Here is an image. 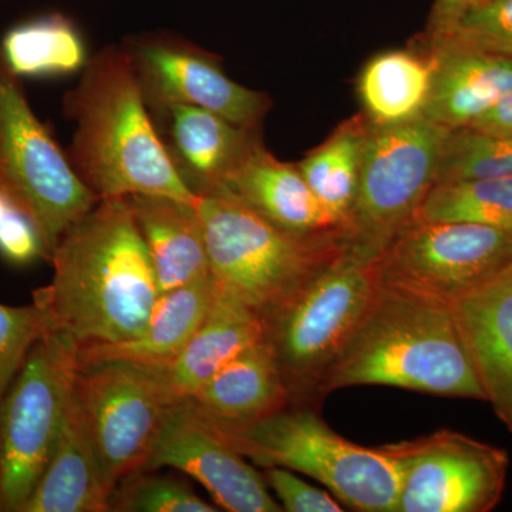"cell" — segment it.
Masks as SVG:
<instances>
[{
	"label": "cell",
	"instance_id": "obj_10",
	"mask_svg": "<svg viewBox=\"0 0 512 512\" xmlns=\"http://www.w3.org/2000/svg\"><path fill=\"white\" fill-rule=\"evenodd\" d=\"M380 285L451 306L512 264V231L413 221L373 259Z\"/></svg>",
	"mask_w": 512,
	"mask_h": 512
},
{
	"label": "cell",
	"instance_id": "obj_25",
	"mask_svg": "<svg viewBox=\"0 0 512 512\" xmlns=\"http://www.w3.org/2000/svg\"><path fill=\"white\" fill-rule=\"evenodd\" d=\"M0 55L20 79L70 76L82 72L90 59L76 23L62 13L13 26L0 42Z\"/></svg>",
	"mask_w": 512,
	"mask_h": 512
},
{
	"label": "cell",
	"instance_id": "obj_5",
	"mask_svg": "<svg viewBox=\"0 0 512 512\" xmlns=\"http://www.w3.org/2000/svg\"><path fill=\"white\" fill-rule=\"evenodd\" d=\"M210 420L221 439L256 466L305 474L350 510L397 512L402 470L396 458L340 436L309 404H289L251 423Z\"/></svg>",
	"mask_w": 512,
	"mask_h": 512
},
{
	"label": "cell",
	"instance_id": "obj_1",
	"mask_svg": "<svg viewBox=\"0 0 512 512\" xmlns=\"http://www.w3.org/2000/svg\"><path fill=\"white\" fill-rule=\"evenodd\" d=\"M52 281L32 293L47 328L79 348L137 338L160 298L128 198L100 200L60 239Z\"/></svg>",
	"mask_w": 512,
	"mask_h": 512
},
{
	"label": "cell",
	"instance_id": "obj_20",
	"mask_svg": "<svg viewBox=\"0 0 512 512\" xmlns=\"http://www.w3.org/2000/svg\"><path fill=\"white\" fill-rule=\"evenodd\" d=\"M111 494L73 387L52 457L22 512H106Z\"/></svg>",
	"mask_w": 512,
	"mask_h": 512
},
{
	"label": "cell",
	"instance_id": "obj_29",
	"mask_svg": "<svg viewBox=\"0 0 512 512\" xmlns=\"http://www.w3.org/2000/svg\"><path fill=\"white\" fill-rule=\"evenodd\" d=\"M117 512H215L218 508L177 478L137 471L120 481L110 497Z\"/></svg>",
	"mask_w": 512,
	"mask_h": 512
},
{
	"label": "cell",
	"instance_id": "obj_26",
	"mask_svg": "<svg viewBox=\"0 0 512 512\" xmlns=\"http://www.w3.org/2000/svg\"><path fill=\"white\" fill-rule=\"evenodd\" d=\"M369 128L365 114L350 117L296 164L313 194L343 228L355 201Z\"/></svg>",
	"mask_w": 512,
	"mask_h": 512
},
{
	"label": "cell",
	"instance_id": "obj_15",
	"mask_svg": "<svg viewBox=\"0 0 512 512\" xmlns=\"http://www.w3.org/2000/svg\"><path fill=\"white\" fill-rule=\"evenodd\" d=\"M151 117L178 174L197 197L220 190L264 144L261 131L239 127L200 107L175 104Z\"/></svg>",
	"mask_w": 512,
	"mask_h": 512
},
{
	"label": "cell",
	"instance_id": "obj_32",
	"mask_svg": "<svg viewBox=\"0 0 512 512\" xmlns=\"http://www.w3.org/2000/svg\"><path fill=\"white\" fill-rule=\"evenodd\" d=\"M264 478L284 511L340 512L345 510L338 498L306 483L286 468H265Z\"/></svg>",
	"mask_w": 512,
	"mask_h": 512
},
{
	"label": "cell",
	"instance_id": "obj_28",
	"mask_svg": "<svg viewBox=\"0 0 512 512\" xmlns=\"http://www.w3.org/2000/svg\"><path fill=\"white\" fill-rule=\"evenodd\" d=\"M497 177H512V136L470 127L448 133L436 185Z\"/></svg>",
	"mask_w": 512,
	"mask_h": 512
},
{
	"label": "cell",
	"instance_id": "obj_3",
	"mask_svg": "<svg viewBox=\"0 0 512 512\" xmlns=\"http://www.w3.org/2000/svg\"><path fill=\"white\" fill-rule=\"evenodd\" d=\"M355 386H390L485 402L451 306L380 285L319 384V400Z\"/></svg>",
	"mask_w": 512,
	"mask_h": 512
},
{
	"label": "cell",
	"instance_id": "obj_24",
	"mask_svg": "<svg viewBox=\"0 0 512 512\" xmlns=\"http://www.w3.org/2000/svg\"><path fill=\"white\" fill-rule=\"evenodd\" d=\"M433 62L426 50H389L369 60L357 80L363 111L375 126L419 119L429 100Z\"/></svg>",
	"mask_w": 512,
	"mask_h": 512
},
{
	"label": "cell",
	"instance_id": "obj_6",
	"mask_svg": "<svg viewBox=\"0 0 512 512\" xmlns=\"http://www.w3.org/2000/svg\"><path fill=\"white\" fill-rule=\"evenodd\" d=\"M448 133L424 116L390 126L370 123L345 224L349 254L373 261L416 220L436 185Z\"/></svg>",
	"mask_w": 512,
	"mask_h": 512
},
{
	"label": "cell",
	"instance_id": "obj_35",
	"mask_svg": "<svg viewBox=\"0 0 512 512\" xmlns=\"http://www.w3.org/2000/svg\"><path fill=\"white\" fill-rule=\"evenodd\" d=\"M481 0H436L431 10L427 32H437L447 28L458 16L463 15L471 6L477 5Z\"/></svg>",
	"mask_w": 512,
	"mask_h": 512
},
{
	"label": "cell",
	"instance_id": "obj_12",
	"mask_svg": "<svg viewBox=\"0 0 512 512\" xmlns=\"http://www.w3.org/2000/svg\"><path fill=\"white\" fill-rule=\"evenodd\" d=\"M382 447L402 470L397 512H490L503 498L504 448L448 429Z\"/></svg>",
	"mask_w": 512,
	"mask_h": 512
},
{
	"label": "cell",
	"instance_id": "obj_33",
	"mask_svg": "<svg viewBox=\"0 0 512 512\" xmlns=\"http://www.w3.org/2000/svg\"><path fill=\"white\" fill-rule=\"evenodd\" d=\"M0 256L15 266L30 265L40 258L47 259L39 231L18 208L0 222Z\"/></svg>",
	"mask_w": 512,
	"mask_h": 512
},
{
	"label": "cell",
	"instance_id": "obj_2",
	"mask_svg": "<svg viewBox=\"0 0 512 512\" xmlns=\"http://www.w3.org/2000/svg\"><path fill=\"white\" fill-rule=\"evenodd\" d=\"M63 113L74 123L67 157L99 200L131 195L197 200L171 161L123 45L90 56L77 86L64 94Z\"/></svg>",
	"mask_w": 512,
	"mask_h": 512
},
{
	"label": "cell",
	"instance_id": "obj_17",
	"mask_svg": "<svg viewBox=\"0 0 512 512\" xmlns=\"http://www.w3.org/2000/svg\"><path fill=\"white\" fill-rule=\"evenodd\" d=\"M433 79L423 116L448 131L470 127L512 89V60L423 37Z\"/></svg>",
	"mask_w": 512,
	"mask_h": 512
},
{
	"label": "cell",
	"instance_id": "obj_31",
	"mask_svg": "<svg viewBox=\"0 0 512 512\" xmlns=\"http://www.w3.org/2000/svg\"><path fill=\"white\" fill-rule=\"evenodd\" d=\"M45 315L35 305L0 303V404L37 340L45 335Z\"/></svg>",
	"mask_w": 512,
	"mask_h": 512
},
{
	"label": "cell",
	"instance_id": "obj_8",
	"mask_svg": "<svg viewBox=\"0 0 512 512\" xmlns=\"http://www.w3.org/2000/svg\"><path fill=\"white\" fill-rule=\"evenodd\" d=\"M380 289L373 261L346 254L269 320L274 350L292 404L319 403L323 376L352 338Z\"/></svg>",
	"mask_w": 512,
	"mask_h": 512
},
{
	"label": "cell",
	"instance_id": "obj_30",
	"mask_svg": "<svg viewBox=\"0 0 512 512\" xmlns=\"http://www.w3.org/2000/svg\"><path fill=\"white\" fill-rule=\"evenodd\" d=\"M424 37L512 60V0H481L447 28Z\"/></svg>",
	"mask_w": 512,
	"mask_h": 512
},
{
	"label": "cell",
	"instance_id": "obj_14",
	"mask_svg": "<svg viewBox=\"0 0 512 512\" xmlns=\"http://www.w3.org/2000/svg\"><path fill=\"white\" fill-rule=\"evenodd\" d=\"M183 471L205 487L215 505L231 512H279L264 476L212 426L191 399L174 403L143 471L160 468Z\"/></svg>",
	"mask_w": 512,
	"mask_h": 512
},
{
	"label": "cell",
	"instance_id": "obj_34",
	"mask_svg": "<svg viewBox=\"0 0 512 512\" xmlns=\"http://www.w3.org/2000/svg\"><path fill=\"white\" fill-rule=\"evenodd\" d=\"M470 128L497 136H512V89Z\"/></svg>",
	"mask_w": 512,
	"mask_h": 512
},
{
	"label": "cell",
	"instance_id": "obj_11",
	"mask_svg": "<svg viewBox=\"0 0 512 512\" xmlns=\"http://www.w3.org/2000/svg\"><path fill=\"white\" fill-rule=\"evenodd\" d=\"M74 393L111 490L143 471L173 406L147 366L126 360L80 365Z\"/></svg>",
	"mask_w": 512,
	"mask_h": 512
},
{
	"label": "cell",
	"instance_id": "obj_23",
	"mask_svg": "<svg viewBox=\"0 0 512 512\" xmlns=\"http://www.w3.org/2000/svg\"><path fill=\"white\" fill-rule=\"evenodd\" d=\"M191 400L210 419L231 424L264 419L292 404L274 350L266 339L229 360Z\"/></svg>",
	"mask_w": 512,
	"mask_h": 512
},
{
	"label": "cell",
	"instance_id": "obj_13",
	"mask_svg": "<svg viewBox=\"0 0 512 512\" xmlns=\"http://www.w3.org/2000/svg\"><path fill=\"white\" fill-rule=\"evenodd\" d=\"M121 45L133 63L151 116L183 104L261 131L272 109L271 97L229 79L214 53L165 32L126 37Z\"/></svg>",
	"mask_w": 512,
	"mask_h": 512
},
{
	"label": "cell",
	"instance_id": "obj_22",
	"mask_svg": "<svg viewBox=\"0 0 512 512\" xmlns=\"http://www.w3.org/2000/svg\"><path fill=\"white\" fill-rule=\"evenodd\" d=\"M217 291V281L211 274L161 293L146 328L137 338L79 348L80 365L109 360H126L150 367L170 365L207 318Z\"/></svg>",
	"mask_w": 512,
	"mask_h": 512
},
{
	"label": "cell",
	"instance_id": "obj_19",
	"mask_svg": "<svg viewBox=\"0 0 512 512\" xmlns=\"http://www.w3.org/2000/svg\"><path fill=\"white\" fill-rule=\"evenodd\" d=\"M212 194L229 195L276 227L299 234L343 228L313 194L298 165L278 160L264 144Z\"/></svg>",
	"mask_w": 512,
	"mask_h": 512
},
{
	"label": "cell",
	"instance_id": "obj_36",
	"mask_svg": "<svg viewBox=\"0 0 512 512\" xmlns=\"http://www.w3.org/2000/svg\"><path fill=\"white\" fill-rule=\"evenodd\" d=\"M13 210H16L15 205H13L12 201H10L9 198L0 191V222L5 220Z\"/></svg>",
	"mask_w": 512,
	"mask_h": 512
},
{
	"label": "cell",
	"instance_id": "obj_7",
	"mask_svg": "<svg viewBox=\"0 0 512 512\" xmlns=\"http://www.w3.org/2000/svg\"><path fill=\"white\" fill-rule=\"evenodd\" d=\"M0 191L35 224L47 261L99 198L30 106L22 79L0 55Z\"/></svg>",
	"mask_w": 512,
	"mask_h": 512
},
{
	"label": "cell",
	"instance_id": "obj_27",
	"mask_svg": "<svg viewBox=\"0 0 512 512\" xmlns=\"http://www.w3.org/2000/svg\"><path fill=\"white\" fill-rule=\"evenodd\" d=\"M416 220L474 222L512 231V177L434 185Z\"/></svg>",
	"mask_w": 512,
	"mask_h": 512
},
{
	"label": "cell",
	"instance_id": "obj_18",
	"mask_svg": "<svg viewBox=\"0 0 512 512\" xmlns=\"http://www.w3.org/2000/svg\"><path fill=\"white\" fill-rule=\"evenodd\" d=\"M266 329L268 325L254 309L218 284L207 318L183 352L170 365L147 367L171 402L191 399L229 360L265 339Z\"/></svg>",
	"mask_w": 512,
	"mask_h": 512
},
{
	"label": "cell",
	"instance_id": "obj_9",
	"mask_svg": "<svg viewBox=\"0 0 512 512\" xmlns=\"http://www.w3.org/2000/svg\"><path fill=\"white\" fill-rule=\"evenodd\" d=\"M79 367V345L47 329L3 397L0 512H22L45 473Z\"/></svg>",
	"mask_w": 512,
	"mask_h": 512
},
{
	"label": "cell",
	"instance_id": "obj_4",
	"mask_svg": "<svg viewBox=\"0 0 512 512\" xmlns=\"http://www.w3.org/2000/svg\"><path fill=\"white\" fill-rule=\"evenodd\" d=\"M211 274L268 325L348 251L345 228L299 234L225 194L201 195Z\"/></svg>",
	"mask_w": 512,
	"mask_h": 512
},
{
	"label": "cell",
	"instance_id": "obj_16",
	"mask_svg": "<svg viewBox=\"0 0 512 512\" xmlns=\"http://www.w3.org/2000/svg\"><path fill=\"white\" fill-rule=\"evenodd\" d=\"M451 311L485 402L512 433V264L451 303Z\"/></svg>",
	"mask_w": 512,
	"mask_h": 512
},
{
	"label": "cell",
	"instance_id": "obj_21",
	"mask_svg": "<svg viewBox=\"0 0 512 512\" xmlns=\"http://www.w3.org/2000/svg\"><path fill=\"white\" fill-rule=\"evenodd\" d=\"M127 198L146 242L161 293L211 275L207 241L195 201L165 195Z\"/></svg>",
	"mask_w": 512,
	"mask_h": 512
}]
</instances>
